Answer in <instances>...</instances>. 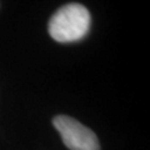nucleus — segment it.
Instances as JSON below:
<instances>
[{"label": "nucleus", "mask_w": 150, "mask_h": 150, "mask_svg": "<svg viewBox=\"0 0 150 150\" xmlns=\"http://www.w3.org/2000/svg\"><path fill=\"white\" fill-rule=\"evenodd\" d=\"M90 13L81 4L71 3L59 9L49 21V34L59 43L83 39L90 28Z\"/></svg>", "instance_id": "nucleus-1"}, {"label": "nucleus", "mask_w": 150, "mask_h": 150, "mask_svg": "<svg viewBox=\"0 0 150 150\" xmlns=\"http://www.w3.org/2000/svg\"><path fill=\"white\" fill-rule=\"evenodd\" d=\"M54 128L59 131L65 146L70 150H100L95 133L88 126L68 115H58L53 119Z\"/></svg>", "instance_id": "nucleus-2"}]
</instances>
